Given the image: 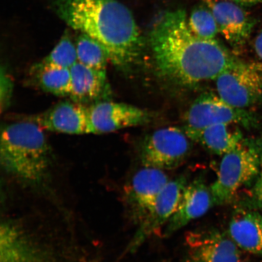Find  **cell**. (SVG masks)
Wrapping results in <instances>:
<instances>
[{"label": "cell", "mask_w": 262, "mask_h": 262, "mask_svg": "<svg viewBox=\"0 0 262 262\" xmlns=\"http://www.w3.org/2000/svg\"><path fill=\"white\" fill-rule=\"evenodd\" d=\"M214 15L219 32L232 48L238 50L250 38L255 20L233 2L204 0Z\"/></svg>", "instance_id": "cell-15"}, {"label": "cell", "mask_w": 262, "mask_h": 262, "mask_svg": "<svg viewBox=\"0 0 262 262\" xmlns=\"http://www.w3.org/2000/svg\"><path fill=\"white\" fill-rule=\"evenodd\" d=\"M237 126L232 123L214 124L203 130L196 142L214 155L224 156L237 148L244 140Z\"/></svg>", "instance_id": "cell-18"}, {"label": "cell", "mask_w": 262, "mask_h": 262, "mask_svg": "<svg viewBox=\"0 0 262 262\" xmlns=\"http://www.w3.org/2000/svg\"><path fill=\"white\" fill-rule=\"evenodd\" d=\"M44 130L71 135L93 134L89 107L72 101H62L28 119Z\"/></svg>", "instance_id": "cell-13"}, {"label": "cell", "mask_w": 262, "mask_h": 262, "mask_svg": "<svg viewBox=\"0 0 262 262\" xmlns=\"http://www.w3.org/2000/svg\"><path fill=\"white\" fill-rule=\"evenodd\" d=\"M215 84L219 96L235 107L262 106V67L237 59L219 75Z\"/></svg>", "instance_id": "cell-6"}, {"label": "cell", "mask_w": 262, "mask_h": 262, "mask_svg": "<svg viewBox=\"0 0 262 262\" xmlns=\"http://www.w3.org/2000/svg\"><path fill=\"white\" fill-rule=\"evenodd\" d=\"M262 163V141L244 140L223 156L217 178L210 186L215 205L229 204L242 186L256 179Z\"/></svg>", "instance_id": "cell-4"}, {"label": "cell", "mask_w": 262, "mask_h": 262, "mask_svg": "<svg viewBox=\"0 0 262 262\" xmlns=\"http://www.w3.org/2000/svg\"><path fill=\"white\" fill-rule=\"evenodd\" d=\"M43 131L28 119L6 124L2 129V167L26 185H40L49 174L52 154Z\"/></svg>", "instance_id": "cell-3"}, {"label": "cell", "mask_w": 262, "mask_h": 262, "mask_svg": "<svg viewBox=\"0 0 262 262\" xmlns=\"http://www.w3.org/2000/svg\"><path fill=\"white\" fill-rule=\"evenodd\" d=\"M254 49L257 56L262 61V29L255 38Z\"/></svg>", "instance_id": "cell-25"}, {"label": "cell", "mask_w": 262, "mask_h": 262, "mask_svg": "<svg viewBox=\"0 0 262 262\" xmlns=\"http://www.w3.org/2000/svg\"><path fill=\"white\" fill-rule=\"evenodd\" d=\"M92 133H113L127 127L142 125L150 122L151 115L130 104L101 101L88 106Z\"/></svg>", "instance_id": "cell-12"}, {"label": "cell", "mask_w": 262, "mask_h": 262, "mask_svg": "<svg viewBox=\"0 0 262 262\" xmlns=\"http://www.w3.org/2000/svg\"><path fill=\"white\" fill-rule=\"evenodd\" d=\"M188 25L195 35L206 40H213L219 32L217 21L211 9L204 6H196L192 10Z\"/></svg>", "instance_id": "cell-21"}, {"label": "cell", "mask_w": 262, "mask_h": 262, "mask_svg": "<svg viewBox=\"0 0 262 262\" xmlns=\"http://www.w3.org/2000/svg\"><path fill=\"white\" fill-rule=\"evenodd\" d=\"M169 179L159 169L143 166L133 177L126 190L131 217L137 225L150 210Z\"/></svg>", "instance_id": "cell-11"}, {"label": "cell", "mask_w": 262, "mask_h": 262, "mask_svg": "<svg viewBox=\"0 0 262 262\" xmlns=\"http://www.w3.org/2000/svg\"><path fill=\"white\" fill-rule=\"evenodd\" d=\"M214 205L210 186L204 178H198L188 183L175 212L163 229V237L171 236L189 223L205 215Z\"/></svg>", "instance_id": "cell-14"}, {"label": "cell", "mask_w": 262, "mask_h": 262, "mask_svg": "<svg viewBox=\"0 0 262 262\" xmlns=\"http://www.w3.org/2000/svg\"><path fill=\"white\" fill-rule=\"evenodd\" d=\"M238 262H243V261H238Z\"/></svg>", "instance_id": "cell-27"}, {"label": "cell", "mask_w": 262, "mask_h": 262, "mask_svg": "<svg viewBox=\"0 0 262 262\" xmlns=\"http://www.w3.org/2000/svg\"><path fill=\"white\" fill-rule=\"evenodd\" d=\"M149 40L157 74L180 87L215 80L237 59L215 39L195 35L184 10L166 12L153 26Z\"/></svg>", "instance_id": "cell-1"}, {"label": "cell", "mask_w": 262, "mask_h": 262, "mask_svg": "<svg viewBox=\"0 0 262 262\" xmlns=\"http://www.w3.org/2000/svg\"><path fill=\"white\" fill-rule=\"evenodd\" d=\"M184 130L192 141L207 127L220 123H232L250 129L257 126L256 116L246 109L235 107L213 93L201 95L185 115Z\"/></svg>", "instance_id": "cell-5"}, {"label": "cell", "mask_w": 262, "mask_h": 262, "mask_svg": "<svg viewBox=\"0 0 262 262\" xmlns=\"http://www.w3.org/2000/svg\"><path fill=\"white\" fill-rule=\"evenodd\" d=\"M228 235L241 250L262 257V215L250 209H237L229 224Z\"/></svg>", "instance_id": "cell-17"}, {"label": "cell", "mask_w": 262, "mask_h": 262, "mask_svg": "<svg viewBox=\"0 0 262 262\" xmlns=\"http://www.w3.org/2000/svg\"><path fill=\"white\" fill-rule=\"evenodd\" d=\"M0 262H54V258L20 225L5 220L0 226Z\"/></svg>", "instance_id": "cell-10"}, {"label": "cell", "mask_w": 262, "mask_h": 262, "mask_svg": "<svg viewBox=\"0 0 262 262\" xmlns=\"http://www.w3.org/2000/svg\"><path fill=\"white\" fill-rule=\"evenodd\" d=\"M188 181L182 176L170 180L157 199L155 204L138 225L127 251L135 252L144 242L163 229L178 207L180 196Z\"/></svg>", "instance_id": "cell-9"}, {"label": "cell", "mask_w": 262, "mask_h": 262, "mask_svg": "<svg viewBox=\"0 0 262 262\" xmlns=\"http://www.w3.org/2000/svg\"><path fill=\"white\" fill-rule=\"evenodd\" d=\"M255 204L262 209V171L257 177L256 181L252 190Z\"/></svg>", "instance_id": "cell-24"}, {"label": "cell", "mask_w": 262, "mask_h": 262, "mask_svg": "<svg viewBox=\"0 0 262 262\" xmlns=\"http://www.w3.org/2000/svg\"><path fill=\"white\" fill-rule=\"evenodd\" d=\"M59 17L106 49L115 67L127 71L142 56L145 42L132 13L118 0H52Z\"/></svg>", "instance_id": "cell-2"}, {"label": "cell", "mask_w": 262, "mask_h": 262, "mask_svg": "<svg viewBox=\"0 0 262 262\" xmlns=\"http://www.w3.org/2000/svg\"><path fill=\"white\" fill-rule=\"evenodd\" d=\"M190 140L184 130L177 127L155 131L143 141L141 149L143 166L163 171L178 168L189 155Z\"/></svg>", "instance_id": "cell-7"}, {"label": "cell", "mask_w": 262, "mask_h": 262, "mask_svg": "<svg viewBox=\"0 0 262 262\" xmlns=\"http://www.w3.org/2000/svg\"><path fill=\"white\" fill-rule=\"evenodd\" d=\"M240 6H253L262 3V0H229Z\"/></svg>", "instance_id": "cell-26"}, {"label": "cell", "mask_w": 262, "mask_h": 262, "mask_svg": "<svg viewBox=\"0 0 262 262\" xmlns=\"http://www.w3.org/2000/svg\"><path fill=\"white\" fill-rule=\"evenodd\" d=\"M14 90V83L5 68H1L0 75V106L2 112L8 109Z\"/></svg>", "instance_id": "cell-23"}, {"label": "cell", "mask_w": 262, "mask_h": 262, "mask_svg": "<svg viewBox=\"0 0 262 262\" xmlns=\"http://www.w3.org/2000/svg\"><path fill=\"white\" fill-rule=\"evenodd\" d=\"M71 100L84 105L101 101L107 94L106 72L98 71L77 62L70 69Z\"/></svg>", "instance_id": "cell-16"}, {"label": "cell", "mask_w": 262, "mask_h": 262, "mask_svg": "<svg viewBox=\"0 0 262 262\" xmlns=\"http://www.w3.org/2000/svg\"><path fill=\"white\" fill-rule=\"evenodd\" d=\"M187 247L183 262H238L241 249L229 235L215 229L189 232L186 235Z\"/></svg>", "instance_id": "cell-8"}, {"label": "cell", "mask_w": 262, "mask_h": 262, "mask_svg": "<svg viewBox=\"0 0 262 262\" xmlns=\"http://www.w3.org/2000/svg\"><path fill=\"white\" fill-rule=\"evenodd\" d=\"M41 61L45 64L70 70L78 62L76 46L68 35H64L50 53Z\"/></svg>", "instance_id": "cell-22"}, {"label": "cell", "mask_w": 262, "mask_h": 262, "mask_svg": "<svg viewBox=\"0 0 262 262\" xmlns=\"http://www.w3.org/2000/svg\"><path fill=\"white\" fill-rule=\"evenodd\" d=\"M76 44L78 62L98 71L106 72L109 55L102 45L86 35L80 34Z\"/></svg>", "instance_id": "cell-20"}, {"label": "cell", "mask_w": 262, "mask_h": 262, "mask_svg": "<svg viewBox=\"0 0 262 262\" xmlns=\"http://www.w3.org/2000/svg\"><path fill=\"white\" fill-rule=\"evenodd\" d=\"M34 83L42 91L54 96L70 97L71 75L70 69L54 67L40 61L31 69Z\"/></svg>", "instance_id": "cell-19"}]
</instances>
